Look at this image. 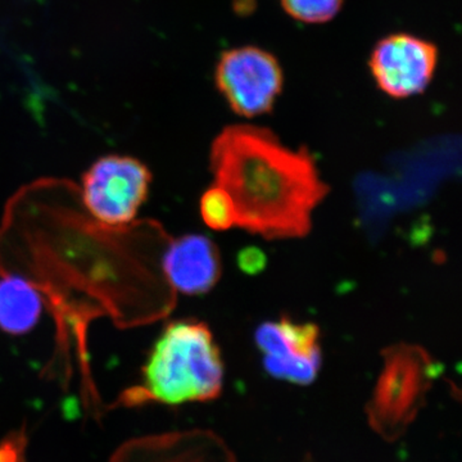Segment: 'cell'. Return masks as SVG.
<instances>
[{
    "mask_svg": "<svg viewBox=\"0 0 462 462\" xmlns=\"http://www.w3.org/2000/svg\"><path fill=\"white\" fill-rule=\"evenodd\" d=\"M200 215L207 226L223 231L236 225V207L226 190L215 185L200 199Z\"/></svg>",
    "mask_w": 462,
    "mask_h": 462,
    "instance_id": "cell-10",
    "label": "cell"
},
{
    "mask_svg": "<svg viewBox=\"0 0 462 462\" xmlns=\"http://www.w3.org/2000/svg\"><path fill=\"white\" fill-rule=\"evenodd\" d=\"M264 256L256 251V249H248L245 254L240 257V264L247 273H256L260 267H263Z\"/></svg>",
    "mask_w": 462,
    "mask_h": 462,
    "instance_id": "cell-12",
    "label": "cell"
},
{
    "mask_svg": "<svg viewBox=\"0 0 462 462\" xmlns=\"http://www.w3.org/2000/svg\"><path fill=\"white\" fill-rule=\"evenodd\" d=\"M369 66L383 93L406 99L430 87L438 66V50L433 42L411 33H392L374 47Z\"/></svg>",
    "mask_w": 462,
    "mask_h": 462,
    "instance_id": "cell-6",
    "label": "cell"
},
{
    "mask_svg": "<svg viewBox=\"0 0 462 462\" xmlns=\"http://www.w3.org/2000/svg\"><path fill=\"white\" fill-rule=\"evenodd\" d=\"M42 312L41 293L17 276L0 281V329L20 336L38 324Z\"/></svg>",
    "mask_w": 462,
    "mask_h": 462,
    "instance_id": "cell-9",
    "label": "cell"
},
{
    "mask_svg": "<svg viewBox=\"0 0 462 462\" xmlns=\"http://www.w3.org/2000/svg\"><path fill=\"white\" fill-rule=\"evenodd\" d=\"M215 80L229 107L245 118L272 112L284 87L278 58L254 45L224 51L216 66Z\"/></svg>",
    "mask_w": 462,
    "mask_h": 462,
    "instance_id": "cell-3",
    "label": "cell"
},
{
    "mask_svg": "<svg viewBox=\"0 0 462 462\" xmlns=\"http://www.w3.org/2000/svg\"><path fill=\"white\" fill-rule=\"evenodd\" d=\"M256 343L263 354L266 372L273 378L310 384L321 367L320 330L311 322L288 318L258 327Z\"/></svg>",
    "mask_w": 462,
    "mask_h": 462,
    "instance_id": "cell-7",
    "label": "cell"
},
{
    "mask_svg": "<svg viewBox=\"0 0 462 462\" xmlns=\"http://www.w3.org/2000/svg\"><path fill=\"white\" fill-rule=\"evenodd\" d=\"M294 20L305 23H325L339 14L345 0H279Z\"/></svg>",
    "mask_w": 462,
    "mask_h": 462,
    "instance_id": "cell-11",
    "label": "cell"
},
{
    "mask_svg": "<svg viewBox=\"0 0 462 462\" xmlns=\"http://www.w3.org/2000/svg\"><path fill=\"white\" fill-rule=\"evenodd\" d=\"M152 173L133 157L107 156L83 176V199L100 223L121 226L130 223L148 197Z\"/></svg>",
    "mask_w": 462,
    "mask_h": 462,
    "instance_id": "cell-4",
    "label": "cell"
},
{
    "mask_svg": "<svg viewBox=\"0 0 462 462\" xmlns=\"http://www.w3.org/2000/svg\"><path fill=\"white\" fill-rule=\"evenodd\" d=\"M383 360L372 415L379 424H401L420 404L436 376V363L422 346L409 343L389 346L383 352Z\"/></svg>",
    "mask_w": 462,
    "mask_h": 462,
    "instance_id": "cell-5",
    "label": "cell"
},
{
    "mask_svg": "<svg viewBox=\"0 0 462 462\" xmlns=\"http://www.w3.org/2000/svg\"><path fill=\"white\" fill-rule=\"evenodd\" d=\"M162 269L173 289L188 296H199L211 291L220 279V254L205 236H180L167 247Z\"/></svg>",
    "mask_w": 462,
    "mask_h": 462,
    "instance_id": "cell-8",
    "label": "cell"
},
{
    "mask_svg": "<svg viewBox=\"0 0 462 462\" xmlns=\"http://www.w3.org/2000/svg\"><path fill=\"white\" fill-rule=\"evenodd\" d=\"M209 163L215 185L233 199L236 225L264 239L306 236L312 212L329 193L306 149L285 147L272 132L252 125L225 127Z\"/></svg>",
    "mask_w": 462,
    "mask_h": 462,
    "instance_id": "cell-1",
    "label": "cell"
},
{
    "mask_svg": "<svg viewBox=\"0 0 462 462\" xmlns=\"http://www.w3.org/2000/svg\"><path fill=\"white\" fill-rule=\"evenodd\" d=\"M224 363L205 322H170L143 367L144 400L166 404L206 402L220 396Z\"/></svg>",
    "mask_w": 462,
    "mask_h": 462,
    "instance_id": "cell-2",
    "label": "cell"
}]
</instances>
